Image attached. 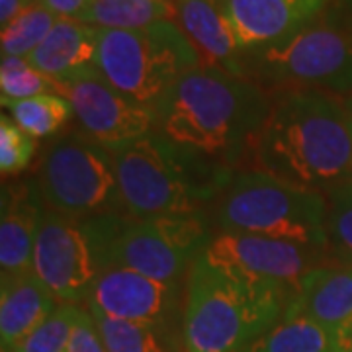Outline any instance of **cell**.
Wrapping results in <instances>:
<instances>
[{
    "mask_svg": "<svg viewBox=\"0 0 352 352\" xmlns=\"http://www.w3.org/2000/svg\"><path fill=\"white\" fill-rule=\"evenodd\" d=\"M47 206L36 180L2 188L0 219V268L2 278L32 272L39 223Z\"/></svg>",
    "mask_w": 352,
    "mask_h": 352,
    "instance_id": "2e32d148",
    "label": "cell"
},
{
    "mask_svg": "<svg viewBox=\"0 0 352 352\" xmlns=\"http://www.w3.org/2000/svg\"><path fill=\"white\" fill-rule=\"evenodd\" d=\"M36 182L45 206L65 217L127 215L112 151L85 133L51 143Z\"/></svg>",
    "mask_w": 352,
    "mask_h": 352,
    "instance_id": "ba28073f",
    "label": "cell"
},
{
    "mask_svg": "<svg viewBox=\"0 0 352 352\" xmlns=\"http://www.w3.org/2000/svg\"><path fill=\"white\" fill-rule=\"evenodd\" d=\"M327 194L294 186L263 170L233 176L219 204L221 231L329 247Z\"/></svg>",
    "mask_w": 352,
    "mask_h": 352,
    "instance_id": "5b68a950",
    "label": "cell"
},
{
    "mask_svg": "<svg viewBox=\"0 0 352 352\" xmlns=\"http://www.w3.org/2000/svg\"><path fill=\"white\" fill-rule=\"evenodd\" d=\"M344 106H346V112H349V120H351V131H352V96L349 100H344Z\"/></svg>",
    "mask_w": 352,
    "mask_h": 352,
    "instance_id": "1f68e13d",
    "label": "cell"
},
{
    "mask_svg": "<svg viewBox=\"0 0 352 352\" xmlns=\"http://www.w3.org/2000/svg\"><path fill=\"white\" fill-rule=\"evenodd\" d=\"M98 28L71 18H59L47 38L25 59L39 73L65 85L73 78L98 71Z\"/></svg>",
    "mask_w": 352,
    "mask_h": 352,
    "instance_id": "e0dca14e",
    "label": "cell"
},
{
    "mask_svg": "<svg viewBox=\"0 0 352 352\" xmlns=\"http://www.w3.org/2000/svg\"><path fill=\"white\" fill-rule=\"evenodd\" d=\"M254 53L256 71L274 82H298L352 92V34L311 22L289 38Z\"/></svg>",
    "mask_w": 352,
    "mask_h": 352,
    "instance_id": "30bf717a",
    "label": "cell"
},
{
    "mask_svg": "<svg viewBox=\"0 0 352 352\" xmlns=\"http://www.w3.org/2000/svg\"><path fill=\"white\" fill-rule=\"evenodd\" d=\"M57 20L59 18L51 12L41 0H34L10 24L2 28V36H0L2 55L25 59L47 38V34L53 30V25L57 24Z\"/></svg>",
    "mask_w": 352,
    "mask_h": 352,
    "instance_id": "cb8c5ba5",
    "label": "cell"
},
{
    "mask_svg": "<svg viewBox=\"0 0 352 352\" xmlns=\"http://www.w3.org/2000/svg\"><path fill=\"white\" fill-rule=\"evenodd\" d=\"M126 214L133 219L204 212L233 173L178 149L159 131L110 149Z\"/></svg>",
    "mask_w": 352,
    "mask_h": 352,
    "instance_id": "3957f363",
    "label": "cell"
},
{
    "mask_svg": "<svg viewBox=\"0 0 352 352\" xmlns=\"http://www.w3.org/2000/svg\"><path fill=\"white\" fill-rule=\"evenodd\" d=\"M82 311L75 303H59L51 315L10 352H67L71 333Z\"/></svg>",
    "mask_w": 352,
    "mask_h": 352,
    "instance_id": "484cf974",
    "label": "cell"
},
{
    "mask_svg": "<svg viewBox=\"0 0 352 352\" xmlns=\"http://www.w3.org/2000/svg\"><path fill=\"white\" fill-rule=\"evenodd\" d=\"M319 252L289 241L221 231L201 256L229 276L276 292L288 303L305 274L319 266Z\"/></svg>",
    "mask_w": 352,
    "mask_h": 352,
    "instance_id": "8fae6325",
    "label": "cell"
},
{
    "mask_svg": "<svg viewBox=\"0 0 352 352\" xmlns=\"http://www.w3.org/2000/svg\"><path fill=\"white\" fill-rule=\"evenodd\" d=\"M351 352H352V344H351Z\"/></svg>",
    "mask_w": 352,
    "mask_h": 352,
    "instance_id": "836d02e7",
    "label": "cell"
},
{
    "mask_svg": "<svg viewBox=\"0 0 352 352\" xmlns=\"http://www.w3.org/2000/svg\"><path fill=\"white\" fill-rule=\"evenodd\" d=\"M212 2H215V4H217V2H219V0H212Z\"/></svg>",
    "mask_w": 352,
    "mask_h": 352,
    "instance_id": "d6a6232c",
    "label": "cell"
},
{
    "mask_svg": "<svg viewBox=\"0 0 352 352\" xmlns=\"http://www.w3.org/2000/svg\"><path fill=\"white\" fill-rule=\"evenodd\" d=\"M67 352H106L100 333L88 309H82L78 315L69 344H67Z\"/></svg>",
    "mask_w": 352,
    "mask_h": 352,
    "instance_id": "f1b7e54d",
    "label": "cell"
},
{
    "mask_svg": "<svg viewBox=\"0 0 352 352\" xmlns=\"http://www.w3.org/2000/svg\"><path fill=\"white\" fill-rule=\"evenodd\" d=\"M8 112L18 126L34 139L50 138L57 133L75 116L71 102L61 94H39L25 100L10 102Z\"/></svg>",
    "mask_w": 352,
    "mask_h": 352,
    "instance_id": "603a6c76",
    "label": "cell"
},
{
    "mask_svg": "<svg viewBox=\"0 0 352 352\" xmlns=\"http://www.w3.org/2000/svg\"><path fill=\"white\" fill-rule=\"evenodd\" d=\"M351 34H352V32H351Z\"/></svg>",
    "mask_w": 352,
    "mask_h": 352,
    "instance_id": "e575fe53",
    "label": "cell"
},
{
    "mask_svg": "<svg viewBox=\"0 0 352 352\" xmlns=\"http://www.w3.org/2000/svg\"><path fill=\"white\" fill-rule=\"evenodd\" d=\"M184 294L180 282H161L129 268L112 266L98 278L88 305L112 317L145 323L182 344Z\"/></svg>",
    "mask_w": 352,
    "mask_h": 352,
    "instance_id": "7c38bea8",
    "label": "cell"
},
{
    "mask_svg": "<svg viewBox=\"0 0 352 352\" xmlns=\"http://www.w3.org/2000/svg\"><path fill=\"white\" fill-rule=\"evenodd\" d=\"M329 247L344 266H352V178L327 192Z\"/></svg>",
    "mask_w": 352,
    "mask_h": 352,
    "instance_id": "4316f807",
    "label": "cell"
},
{
    "mask_svg": "<svg viewBox=\"0 0 352 352\" xmlns=\"http://www.w3.org/2000/svg\"><path fill=\"white\" fill-rule=\"evenodd\" d=\"M34 0H0V25L6 28Z\"/></svg>",
    "mask_w": 352,
    "mask_h": 352,
    "instance_id": "4dcf8cb0",
    "label": "cell"
},
{
    "mask_svg": "<svg viewBox=\"0 0 352 352\" xmlns=\"http://www.w3.org/2000/svg\"><path fill=\"white\" fill-rule=\"evenodd\" d=\"M329 0H219L241 51L270 47L311 24Z\"/></svg>",
    "mask_w": 352,
    "mask_h": 352,
    "instance_id": "5bb4252c",
    "label": "cell"
},
{
    "mask_svg": "<svg viewBox=\"0 0 352 352\" xmlns=\"http://www.w3.org/2000/svg\"><path fill=\"white\" fill-rule=\"evenodd\" d=\"M176 24L200 53L201 65L219 67L231 75L243 76L239 43L219 6L212 0H173Z\"/></svg>",
    "mask_w": 352,
    "mask_h": 352,
    "instance_id": "ac0fdd59",
    "label": "cell"
},
{
    "mask_svg": "<svg viewBox=\"0 0 352 352\" xmlns=\"http://www.w3.org/2000/svg\"><path fill=\"white\" fill-rule=\"evenodd\" d=\"M284 314L309 317L335 335L344 351L352 344V266H317L302 280Z\"/></svg>",
    "mask_w": 352,
    "mask_h": 352,
    "instance_id": "9a60e30c",
    "label": "cell"
},
{
    "mask_svg": "<svg viewBox=\"0 0 352 352\" xmlns=\"http://www.w3.org/2000/svg\"><path fill=\"white\" fill-rule=\"evenodd\" d=\"M157 127L178 149L233 173L254 147L270 104L254 82L200 65L157 104Z\"/></svg>",
    "mask_w": 352,
    "mask_h": 352,
    "instance_id": "6da1fadb",
    "label": "cell"
},
{
    "mask_svg": "<svg viewBox=\"0 0 352 352\" xmlns=\"http://www.w3.org/2000/svg\"><path fill=\"white\" fill-rule=\"evenodd\" d=\"M256 170L325 192L352 178V131L344 102L289 92L272 108L254 147Z\"/></svg>",
    "mask_w": 352,
    "mask_h": 352,
    "instance_id": "7a4b0ae2",
    "label": "cell"
},
{
    "mask_svg": "<svg viewBox=\"0 0 352 352\" xmlns=\"http://www.w3.org/2000/svg\"><path fill=\"white\" fill-rule=\"evenodd\" d=\"M36 141L12 118L0 120V170L4 176L18 175L32 163Z\"/></svg>",
    "mask_w": 352,
    "mask_h": 352,
    "instance_id": "83f0119b",
    "label": "cell"
},
{
    "mask_svg": "<svg viewBox=\"0 0 352 352\" xmlns=\"http://www.w3.org/2000/svg\"><path fill=\"white\" fill-rule=\"evenodd\" d=\"M61 94L71 102L82 133L106 149L145 138L157 127V110L118 92L100 71L65 82Z\"/></svg>",
    "mask_w": 352,
    "mask_h": 352,
    "instance_id": "4fadbf2b",
    "label": "cell"
},
{
    "mask_svg": "<svg viewBox=\"0 0 352 352\" xmlns=\"http://www.w3.org/2000/svg\"><path fill=\"white\" fill-rule=\"evenodd\" d=\"M212 241L204 212L126 217L110 247L108 264L161 282H180Z\"/></svg>",
    "mask_w": 352,
    "mask_h": 352,
    "instance_id": "9c48e42d",
    "label": "cell"
},
{
    "mask_svg": "<svg viewBox=\"0 0 352 352\" xmlns=\"http://www.w3.org/2000/svg\"><path fill=\"white\" fill-rule=\"evenodd\" d=\"M184 292V352H245L286 309L280 294L229 276L204 256L192 264Z\"/></svg>",
    "mask_w": 352,
    "mask_h": 352,
    "instance_id": "277c9868",
    "label": "cell"
},
{
    "mask_svg": "<svg viewBox=\"0 0 352 352\" xmlns=\"http://www.w3.org/2000/svg\"><path fill=\"white\" fill-rule=\"evenodd\" d=\"M245 352H346L339 335L309 317L284 314Z\"/></svg>",
    "mask_w": 352,
    "mask_h": 352,
    "instance_id": "44dd1931",
    "label": "cell"
},
{
    "mask_svg": "<svg viewBox=\"0 0 352 352\" xmlns=\"http://www.w3.org/2000/svg\"><path fill=\"white\" fill-rule=\"evenodd\" d=\"M76 20L98 30H141L163 20L176 22V10L173 0H90Z\"/></svg>",
    "mask_w": 352,
    "mask_h": 352,
    "instance_id": "ffe728a7",
    "label": "cell"
},
{
    "mask_svg": "<svg viewBox=\"0 0 352 352\" xmlns=\"http://www.w3.org/2000/svg\"><path fill=\"white\" fill-rule=\"evenodd\" d=\"M129 215L73 219L45 210L34 247V274L59 303H88L98 278L110 268L113 239Z\"/></svg>",
    "mask_w": 352,
    "mask_h": 352,
    "instance_id": "52a82bcc",
    "label": "cell"
},
{
    "mask_svg": "<svg viewBox=\"0 0 352 352\" xmlns=\"http://www.w3.org/2000/svg\"><path fill=\"white\" fill-rule=\"evenodd\" d=\"M200 65V53L175 20L141 30H98L100 75L139 104L157 108L178 78Z\"/></svg>",
    "mask_w": 352,
    "mask_h": 352,
    "instance_id": "8992f818",
    "label": "cell"
},
{
    "mask_svg": "<svg viewBox=\"0 0 352 352\" xmlns=\"http://www.w3.org/2000/svg\"><path fill=\"white\" fill-rule=\"evenodd\" d=\"M106 352H184L182 344L145 323L127 321L88 305Z\"/></svg>",
    "mask_w": 352,
    "mask_h": 352,
    "instance_id": "7402d4cb",
    "label": "cell"
},
{
    "mask_svg": "<svg viewBox=\"0 0 352 352\" xmlns=\"http://www.w3.org/2000/svg\"><path fill=\"white\" fill-rule=\"evenodd\" d=\"M59 305L34 270L2 278L0 292V342L2 352H10L39 327Z\"/></svg>",
    "mask_w": 352,
    "mask_h": 352,
    "instance_id": "d6986e66",
    "label": "cell"
},
{
    "mask_svg": "<svg viewBox=\"0 0 352 352\" xmlns=\"http://www.w3.org/2000/svg\"><path fill=\"white\" fill-rule=\"evenodd\" d=\"M41 2L57 18H71V20H76L90 4V0H41Z\"/></svg>",
    "mask_w": 352,
    "mask_h": 352,
    "instance_id": "f546056e",
    "label": "cell"
},
{
    "mask_svg": "<svg viewBox=\"0 0 352 352\" xmlns=\"http://www.w3.org/2000/svg\"><path fill=\"white\" fill-rule=\"evenodd\" d=\"M0 92H2V106H8L10 102L25 100L39 94H61V85L39 73L24 57L2 55Z\"/></svg>",
    "mask_w": 352,
    "mask_h": 352,
    "instance_id": "d4e9b609",
    "label": "cell"
}]
</instances>
